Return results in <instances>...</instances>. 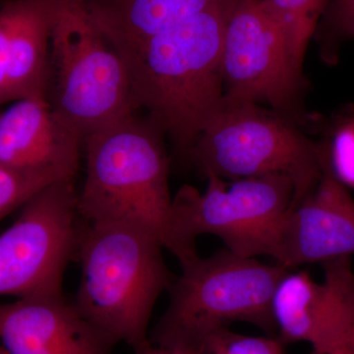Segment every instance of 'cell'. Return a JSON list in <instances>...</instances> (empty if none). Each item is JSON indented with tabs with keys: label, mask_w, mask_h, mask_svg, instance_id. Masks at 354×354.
Instances as JSON below:
<instances>
[{
	"label": "cell",
	"mask_w": 354,
	"mask_h": 354,
	"mask_svg": "<svg viewBox=\"0 0 354 354\" xmlns=\"http://www.w3.org/2000/svg\"><path fill=\"white\" fill-rule=\"evenodd\" d=\"M234 1L191 16L122 57L135 111L145 109L185 160L223 106L221 46Z\"/></svg>",
	"instance_id": "1"
},
{
	"label": "cell",
	"mask_w": 354,
	"mask_h": 354,
	"mask_svg": "<svg viewBox=\"0 0 354 354\" xmlns=\"http://www.w3.org/2000/svg\"><path fill=\"white\" fill-rule=\"evenodd\" d=\"M157 232L129 223H81L76 256L81 279L73 301L116 344L149 341L153 307L174 278Z\"/></svg>",
	"instance_id": "2"
},
{
	"label": "cell",
	"mask_w": 354,
	"mask_h": 354,
	"mask_svg": "<svg viewBox=\"0 0 354 354\" xmlns=\"http://www.w3.org/2000/svg\"><path fill=\"white\" fill-rule=\"evenodd\" d=\"M136 111L84 139L86 174L77 208L81 223L142 225L165 247L172 197L164 134Z\"/></svg>",
	"instance_id": "3"
},
{
	"label": "cell",
	"mask_w": 354,
	"mask_h": 354,
	"mask_svg": "<svg viewBox=\"0 0 354 354\" xmlns=\"http://www.w3.org/2000/svg\"><path fill=\"white\" fill-rule=\"evenodd\" d=\"M167 309L149 341L185 354H200L211 335L243 322L272 334V298L288 272L227 248L180 266Z\"/></svg>",
	"instance_id": "4"
},
{
	"label": "cell",
	"mask_w": 354,
	"mask_h": 354,
	"mask_svg": "<svg viewBox=\"0 0 354 354\" xmlns=\"http://www.w3.org/2000/svg\"><path fill=\"white\" fill-rule=\"evenodd\" d=\"M205 192L184 185L172 197L165 248L183 265L197 258V239L218 237L244 257L269 255L277 228L295 200V184L283 174L227 184L208 174Z\"/></svg>",
	"instance_id": "5"
},
{
	"label": "cell",
	"mask_w": 354,
	"mask_h": 354,
	"mask_svg": "<svg viewBox=\"0 0 354 354\" xmlns=\"http://www.w3.org/2000/svg\"><path fill=\"white\" fill-rule=\"evenodd\" d=\"M188 160L205 176H288L295 188L293 207L320 180L329 151L259 106H223L200 133Z\"/></svg>",
	"instance_id": "6"
},
{
	"label": "cell",
	"mask_w": 354,
	"mask_h": 354,
	"mask_svg": "<svg viewBox=\"0 0 354 354\" xmlns=\"http://www.w3.org/2000/svg\"><path fill=\"white\" fill-rule=\"evenodd\" d=\"M48 101L83 139L135 111L124 62L78 0L53 26Z\"/></svg>",
	"instance_id": "7"
},
{
	"label": "cell",
	"mask_w": 354,
	"mask_h": 354,
	"mask_svg": "<svg viewBox=\"0 0 354 354\" xmlns=\"http://www.w3.org/2000/svg\"><path fill=\"white\" fill-rule=\"evenodd\" d=\"M74 178L57 181L21 207L0 234V297L64 292V276L76 255L80 218Z\"/></svg>",
	"instance_id": "8"
},
{
	"label": "cell",
	"mask_w": 354,
	"mask_h": 354,
	"mask_svg": "<svg viewBox=\"0 0 354 354\" xmlns=\"http://www.w3.org/2000/svg\"><path fill=\"white\" fill-rule=\"evenodd\" d=\"M223 106H295L299 78L291 67L285 37L264 0H235L221 53Z\"/></svg>",
	"instance_id": "9"
},
{
	"label": "cell",
	"mask_w": 354,
	"mask_h": 354,
	"mask_svg": "<svg viewBox=\"0 0 354 354\" xmlns=\"http://www.w3.org/2000/svg\"><path fill=\"white\" fill-rule=\"evenodd\" d=\"M324 279L290 272L279 281L272 314L281 341L308 342L313 353L354 351V271L351 257L322 264Z\"/></svg>",
	"instance_id": "10"
},
{
	"label": "cell",
	"mask_w": 354,
	"mask_h": 354,
	"mask_svg": "<svg viewBox=\"0 0 354 354\" xmlns=\"http://www.w3.org/2000/svg\"><path fill=\"white\" fill-rule=\"evenodd\" d=\"M354 255V199L330 169L283 216L269 256L286 269Z\"/></svg>",
	"instance_id": "11"
},
{
	"label": "cell",
	"mask_w": 354,
	"mask_h": 354,
	"mask_svg": "<svg viewBox=\"0 0 354 354\" xmlns=\"http://www.w3.org/2000/svg\"><path fill=\"white\" fill-rule=\"evenodd\" d=\"M0 342L10 354H111L116 344L64 292L0 304Z\"/></svg>",
	"instance_id": "12"
},
{
	"label": "cell",
	"mask_w": 354,
	"mask_h": 354,
	"mask_svg": "<svg viewBox=\"0 0 354 354\" xmlns=\"http://www.w3.org/2000/svg\"><path fill=\"white\" fill-rule=\"evenodd\" d=\"M84 139L48 100L23 99L0 115V165L17 171L75 178Z\"/></svg>",
	"instance_id": "13"
},
{
	"label": "cell",
	"mask_w": 354,
	"mask_h": 354,
	"mask_svg": "<svg viewBox=\"0 0 354 354\" xmlns=\"http://www.w3.org/2000/svg\"><path fill=\"white\" fill-rule=\"evenodd\" d=\"M9 44L8 100H48L50 41L65 0H13Z\"/></svg>",
	"instance_id": "14"
},
{
	"label": "cell",
	"mask_w": 354,
	"mask_h": 354,
	"mask_svg": "<svg viewBox=\"0 0 354 354\" xmlns=\"http://www.w3.org/2000/svg\"><path fill=\"white\" fill-rule=\"evenodd\" d=\"M121 58L167 28L230 0H78Z\"/></svg>",
	"instance_id": "15"
},
{
	"label": "cell",
	"mask_w": 354,
	"mask_h": 354,
	"mask_svg": "<svg viewBox=\"0 0 354 354\" xmlns=\"http://www.w3.org/2000/svg\"><path fill=\"white\" fill-rule=\"evenodd\" d=\"M283 37L293 71L301 78L305 53L330 0H264Z\"/></svg>",
	"instance_id": "16"
},
{
	"label": "cell",
	"mask_w": 354,
	"mask_h": 354,
	"mask_svg": "<svg viewBox=\"0 0 354 354\" xmlns=\"http://www.w3.org/2000/svg\"><path fill=\"white\" fill-rule=\"evenodd\" d=\"M57 179L50 174L17 171L0 165V220Z\"/></svg>",
	"instance_id": "17"
},
{
	"label": "cell",
	"mask_w": 354,
	"mask_h": 354,
	"mask_svg": "<svg viewBox=\"0 0 354 354\" xmlns=\"http://www.w3.org/2000/svg\"><path fill=\"white\" fill-rule=\"evenodd\" d=\"M316 36L326 59H334L337 48L354 39V0H330Z\"/></svg>",
	"instance_id": "18"
},
{
	"label": "cell",
	"mask_w": 354,
	"mask_h": 354,
	"mask_svg": "<svg viewBox=\"0 0 354 354\" xmlns=\"http://www.w3.org/2000/svg\"><path fill=\"white\" fill-rule=\"evenodd\" d=\"M200 354H283V341L221 330L209 337Z\"/></svg>",
	"instance_id": "19"
},
{
	"label": "cell",
	"mask_w": 354,
	"mask_h": 354,
	"mask_svg": "<svg viewBox=\"0 0 354 354\" xmlns=\"http://www.w3.org/2000/svg\"><path fill=\"white\" fill-rule=\"evenodd\" d=\"M330 169L344 185L354 187V127L337 133L329 153Z\"/></svg>",
	"instance_id": "20"
},
{
	"label": "cell",
	"mask_w": 354,
	"mask_h": 354,
	"mask_svg": "<svg viewBox=\"0 0 354 354\" xmlns=\"http://www.w3.org/2000/svg\"><path fill=\"white\" fill-rule=\"evenodd\" d=\"M14 18V1L7 0L0 8V104L8 100L9 44Z\"/></svg>",
	"instance_id": "21"
},
{
	"label": "cell",
	"mask_w": 354,
	"mask_h": 354,
	"mask_svg": "<svg viewBox=\"0 0 354 354\" xmlns=\"http://www.w3.org/2000/svg\"><path fill=\"white\" fill-rule=\"evenodd\" d=\"M135 354H185L174 349L162 348V346L153 344L150 341L145 342L138 348L133 349Z\"/></svg>",
	"instance_id": "22"
},
{
	"label": "cell",
	"mask_w": 354,
	"mask_h": 354,
	"mask_svg": "<svg viewBox=\"0 0 354 354\" xmlns=\"http://www.w3.org/2000/svg\"><path fill=\"white\" fill-rule=\"evenodd\" d=\"M0 354H10V353H9L8 351H7L6 349L3 348V346H0Z\"/></svg>",
	"instance_id": "23"
},
{
	"label": "cell",
	"mask_w": 354,
	"mask_h": 354,
	"mask_svg": "<svg viewBox=\"0 0 354 354\" xmlns=\"http://www.w3.org/2000/svg\"><path fill=\"white\" fill-rule=\"evenodd\" d=\"M312 354H319V353H313V351H312ZM337 354H354V351H351V353H337Z\"/></svg>",
	"instance_id": "24"
}]
</instances>
